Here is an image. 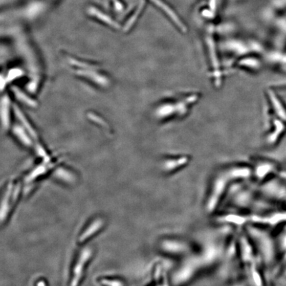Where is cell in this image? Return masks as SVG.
Segmentation results:
<instances>
[{"label":"cell","mask_w":286,"mask_h":286,"mask_svg":"<svg viewBox=\"0 0 286 286\" xmlns=\"http://www.w3.org/2000/svg\"><path fill=\"white\" fill-rule=\"evenodd\" d=\"M93 255V251L90 247H85L79 253L77 260L74 266L73 276L70 286H78L84 274L85 266Z\"/></svg>","instance_id":"cell-1"},{"label":"cell","mask_w":286,"mask_h":286,"mask_svg":"<svg viewBox=\"0 0 286 286\" xmlns=\"http://www.w3.org/2000/svg\"><path fill=\"white\" fill-rule=\"evenodd\" d=\"M9 186L7 188L5 193H4L3 198L2 200L1 211H0V216H1V222L2 224L6 221L8 217L9 211L10 210L11 204L12 202L16 201L18 197V193L19 191H14L13 193L12 186Z\"/></svg>","instance_id":"cell-2"},{"label":"cell","mask_w":286,"mask_h":286,"mask_svg":"<svg viewBox=\"0 0 286 286\" xmlns=\"http://www.w3.org/2000/svg\"><path fill=\"white\" fill-rule=\"evenodd\" d=\"M105 222L102 218H96L90 223L87 226L85 227L84 230L82 232L81 235L79 236L78 242L84 243L89 240L90 238L98 233L99 231L104 226Z\"/></svg>","instance_id":"cell-3"},{"label":"cell","mask_w":286,"mask_h":286,"mask_svg":"<svg viewBox=\"0 0 286 286\" xmlns=\"http://www.w3.org/2000/svg\"><path fill=\"white\" fill-rule=\"evenodd\" d=\"M186 244V242L180 240L166 239L162 243V248L164 251L173 254V255H180L188 251V249H186L188 247Z\"/></svg>","instance_id":"cell-4"},{"label":"cell","mask_w":286,"mask_h":286,"mask_svg":"<svg viewBox=\"0 0 286 286\" xmlns=\"http://www.w3.org/2000/svg\"><path fill=\"white\" fill-rule=\"evenodd\" d=\"M152 2H154L156 5L159 7L160 8H161L164 11H165L166 14L169 15V17H171V19L174 21V22L177 24V26L179 27L180 28L182 29H184V27L183 24L181 21H180L179 17H177V15L175 14L174 12H173L172 10H171L167 5H166L165 4H164L163 2H161V0H151Z\"/></svg>","instance_id":"cell-5"},{"label":"cell","mask_w":286,"mask_h":286,"mask_svg":"<svg viewBox=\"0 0 286 286\" xmlns=\"http://www.w3.org/2000/svg\"><path fill=\"white\" fill-rule=\"evenodd\" d=\"M100 282L103 286H125L123 280L116 278H101Z\"/></svg>","instance_id":"cell-6"}]
</instances>
